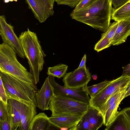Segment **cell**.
Masks as SVG:
<instances>
[{
	"label": "cell",
	"mask_w": 130,
	"mask_h": 130,
	"mask_svg": "<svg viewBox=\"0 0 130 130\" xmlns=\"http://www.w3.org/2000/svg\"><path fill=\"white\" fill-rule=\"evenodd\" d=\"M113 8L111 0H95L86 7L70 16L77 21L104 32L110 26Z\"/></svg>",
	"instance_id": "cell-1"
},
{
	"label": "cell",
	"mask_w": 130,
	"mask_h": 130,
	"mask_svg": "<svg viewBox=\"0 0 130 130\" xmlns=\"http://www.w3.org/2000/svg\"><path fill=\"white\" fill-rule=\"evenodd\" d=\"M19 38L25 57L27 59L30 72L32 75L36 84L39 82L40 72L43 69L46 55L35 33L28 28L22 32Z\"/></svg>",
	"instance_id": "cell-2"
},
{
	"label": "cell",
	"mask_w": 130,
	"mask_h": 130,
	"mask_svg": "<svg viewBox=\"0 0 130 130\" xmlns=\"http://www.w3.org/2000/svg\"><path fill=\"white\" fill-rule=\"evenodd\" d=\"M0 78L5 88L7 99H12L29 103L37 107L36 85L23 81L6 73L0 71Z\"/></svg>",
	"instance_id": "cell-3"
},
{
	"label": "cell",
	"mask_w": 130,
	"mask_h": 130,
	"mask_svg": "<svg viewBox=\"0 0 130 130\" xmlns=\"http://www.w3.org/2000/svg\"><path fill=\"white\" fill-rule=\"evenodd\" d=\"M0 71L24 81L35 84L32 74L18 60L15 52L3 43L0 44Z\"/></svg>",
	"instance_id": "cell-4"
},
{
	"label": "cell",
	"mask_w": 130,
	"mask_h": 130,
	"mask_svg": "<svg viewBox=\"0 0 130 130\" xmlns=\"http://www.w3.org/2000/svg\"><path fill=\"white\" fill-rule=\"evenodd\" d=\"M89 104L61 96L54 95L49 105L51 116L73 115L82 117L87 112Z\"/></svg>",
	"instance_id": "cell-5"
},
{
	"label": "cell",
	"mask_w": 130,
	"mask_h": 130,
	"mask_svg": "<svg viewBox=\"0 0 130 130\" xmlns=\"http://www.w3.org/2000/svg\"><path fill=\"white\" fill-rule=\"evenodd\" d=\"M130 84V76L122 75L111 80L106 86L90 98V105L99 110L111 96Z\"/></svg>",
	"instance_id": "cell-6"
},
{
	"label": "cell",
	"mask_w": 130,
	"mask_h": 130,
	"mask_svg": "<svg viewBox=\"0 0 130 130\" xmlns=\"http://www.w3.org/2000/svg\"><path fill=\"white\" fill-rule=\"evenodd\" d=\"M0 34L3 43L11 47L20 57L25 58L21 42L14 33V27L7 23L4 15L0 16Z\"/></svg>",
	"instance_id": "cell-7"
},
{
	"label": "cell",
	"mask_w": 130,
	"mask_h": 130,
	"mask_svg": "<svg viewBox=\"0 0 130 130\" xmlns=\"http://www.w3.org/2000/svg\"><path fill=\"white\" fill-rule=\"evenodd\" d=\"M48 76L50 82L53 88L54 95L65 97L90 105V98L87 92V85L76 89L67 88L57 83L54 77Z\"/></svg>",
	"instance_id": "cell-8"
},
{
	"label": "cell",
	"mask_w": 130,
	"mask_h": 130,
	"mask_svg": "<svg viewBox=\"0 0 130 130\" xmlns=\"http://www.w3.org/2000/svg\"><path fill=\"white\" fill-rule=\"evenodd\" d=\"M91 76L89 69L86 67L77 68L65 74L62 79L64 86L71 89L84 87L87 85L91 79Z\"/></svg>",
	"instance_id": "cell-9"
},
{
	"label": "cell",
	"mask_w": 130,
	"mask_h": 130,
	"mask_svg": "<svg viewBox=\"0 0 130 130\" xmlns=\"http://www.w3.org/2000/svg\"><path fill=\"white\" fill-rule=\"evenodd\" d=\"M55 2V0H25L35 18L40 23L53 15Z\"/></svg>",
	"instance_id": "cell-10"
},
{
	"label": "cell",
	"mask_w": 130,
	"mask_h": 130,
	"mask_svg": "<svg viewBox=\"0 0 130 130\" xmlns=\"http://www.w3.org/2000/svg\"><path fill=\"white\" fill-rule=\"evenodd\" d=\"M54 96L53 88L48 76L45 79L41 89L38 90L36 93L37 107L42 111L48 110L50 103Z\"/></svg>",
	"instance_id": "cell-11"
},
{
	"label": "cell",
	"mask_w": 130,
	"mask_h": 130,
	"mask_svg": "<svg viewBox=\"0 0 130 130\" xmlns=\"http://www.w3.org/2000/svg\"><path fill=\"white\" fill-rule=\"evenodd\" d=\"M82 117L63 115L49 117L51 123L58 129L75 130Z\"/></svg>",
	"instance_id": "cell-12"
},
{
	"label": "cell",
	"mask_w": 130,
	"mask_h": 130,
	"mask_svg": "<svg viewBox=\"0 0 130 130\" xmlns=\"http://www.w3.org/2000/svg\"><path fill=\"white\" fill-rule=\"evenodd\" d=\"M21 102L12 99L8 100L7 107L10 120L11 130H22Z\"/></svg>",
	"instance_id": "cell-13"
},
{
	"label": "cell",
	"mask_w": 130,
	"mask_h": 130,
	"mask_svg": "<svg viewBox=\"0 0 130 130\" xmlns=\"http://www.w3.org/2000/svg\"><path fill=\"white\" fill-rule=\"evenodd\" d=\"M106 130H130V107L123 109L118 112L112 123Z\"/></svg>",
	"instance_id": "cell-14"
},
{
	"label": "cell",
	"mask_w": 130,
	"mask_h": 130,
	"mask_svg": "<svg viewBox=\"0 0 130 130\" xmlns=\"http://www.w3.org/2000/svg\"><path fill=\"white\" fill-rule=\"evenodd\" d=\"M21 102L22 130H28L30 124L37 115L36 107L30 103Z\"/></svg>",
	"instance_id": "cell-15"
},
{
	"label": "cell",
	"mask_w": 130,
	"mask_h": 130,
	"mask_svg": "<svg viewBox=\"0 0 130 130\" xmlns=\"http://www.w3.org/2000/svg\"><path fill=\"white\" fill-rule=\"evenodd\" d=\"M130 36V19L119 21L115 34L111 41V45H118L125 42Z\"/></svg>",
	"instance_id": "cell-16"
},
{
	"label": "cell",
	"mask_w": 130,
	"mask_h": 130,
	"mask_svg": "<svg viewBox=\"0 0 130 130\" xmlns=\"http://www.w3.org/2000/svg\"><path fill=\"white\" fill-rule=\"evenodd\" d=\"M56 128L44 112L37 115L29 125L28 130H50Z\"/></svg>",
	"instance_id": "cell-17"
},
{
	"label": "cell",
	"mask_w": 130,
	"mask_h": 130,
	"mask_svg": "<svg viewBox=\"0 0 130 130\" xmlns=\"http://www.w3.org/2000/svg\"><path fill=\"white\" fill-rule=\"evenodd\" d=\"M90 130H97L101 127L104 123V118L97 109L90 105L85 113Z\"/></svg>",
	"instance_id": "cell-18"
},
{
	"label": "cell",
	"mask_w": 130,
	"mask_h": 130,
	"mask_svg": "<svg viewBox=\"0 0 130 130\" xmlns=\"http://www.w3.org/2000/svg\"><path fill=\"white\" fill-rule=\"evenodd\" d=\"M126 91L112 104L107 110L104 118L103 124L106 127H108L115 119L119 112L118 109L119 104L125 98Z\"/></svg>",
	"instance_id": "cell-19"
},
{
	"label": "cell",
	"mask_w": 130,
	"mask_h": 130,
	"mask_svg": "<svg viewBox=\"0 0 130 130\" xmlns=\"http://www.w3.org/2000/svg\"><path fill=\"white\" fill-rule=\"evenodd\" d=\"M130 19V0L116 9H113L111 20L116 21Z\"/></svg>",
	"instance_id": "cell-20"
},
{
	"label": "cell",
	"mask_w": 130,
	"mask_h": 130,
	"mask_svg": "<svg viewBox=\"0 0 130 130\" xmlns=\"http://www.w3.org/2000/svg\"><path fill=\"white\" fill-rule=\"evenodd\" d=\"M128 86L125 87L113 94L99 109V110L102 113L103 118L108 109L126 91Z\"/></svg>",
	"instance_id": "cell-21"
},
{
	"label": "cell",
	"mask_w": 130,
	"mask_h": 130,
	"mask_svg": "<svg viewBox=\"0 0 130 130\" xmlns=\"http://www.w3.org/2000/svg\"><path fill=\"white\" fill-rule=\"evenodd\" d=\"M68 66L64 64H59L48 68L47 73L51 75L58 78L63 77L66 73Z\"/></svg>",
	"instance_id": "cell-22"
},
{
	"label": "cell",
	"mask_w": 130,
	"mask_h": 130,
	"mask_svg": "<svg viewBox=\"0 0 130 130\" xmlns=\"http://www.w3.org/2000/svg\"><path fill=\"white\" fill-rule=\"evenodd\" d=\"M111 81L106 80L98 84L89 86H87V90L88 93L91 97H93L102 89L104 88Z\"/></svg>",
	"instance_id": "cell-23"
},
{
	"label": "cell",
	"mask_w": 130,
	"mask_h": 130,
	"mask_svg": "<svg viewBox=\"0 0 130 130\" xmlns=\"http://www.w3.org/2000/svg\"><path fill=\"white\" fill-rule=\"evenodd\" d=\"M119 23V21H116L110 24L107 30L101 34V37H106L111 42L112 39L116 33Z\"/></svg>",
	"instance_id": "cell-24"
},
{
	"label": "cell",
	"mask_w": 130,
	"mask_h": 130,
	"mask_svg": "<svg viewBox=\"0 0 130 130\" xmlns=\"http://www.w3.org/2000/svg\"><path fill=\"white\" fill-rule=\"evenodd\" d=\"M111 45V41L108 38L101 37L100 39L95 44L94 49L99 52L110 46Z\"/></svg>",
	"instance_id": "cell-25"
},
{
	"label": "cell",
	"mask_w": 130,
	"mask_h": 130,
	"mask_svg": "<svg viewBox=\"0 0 130 130\" xmlns=\"http://www.w3.org/2000/svg\"><path fill=\"white\" fill-rule=\"evenodd\" d=\"M0 121H6L10 124V120L7 105L0 101Z\"/></svg>",
	"instance_id": "cell-26"
},
{
	"label": "cell",
	"mask_w": 130,
	"mask_h": 130,
	"mask_svg": "<svg viewBox=\"0 0 130 130\" xmlns=\"http://www.w3.org/2000/svg\"><path fill=\"white\" fill-rule=\"evenodd\" d=\"M95 0H80L72 11L75 12L82 9L90 5Z\"/></svg>",
	"instance_id": "cell-27"
},
{
	"label": "cell",
	"mask_w": 130,
	"mask_h": 130,
	"mask_svg": "<svg viewBox=\"0 0 130 130\" xmlns=\"http://www.w3.org/2000/svg\"><path fill=\"white\" fill-rule=\"evenodd\" d=\"M80 0H55L58 5H65L73 8L76 6Z\"/></svg>",
	"instance_id": "cell-28"
},
{
	"label": "cell",
	"mask_w": 130,
	"mask_h": 130,
	"mask_svg": "<svg viewBox=\"0 0 130 130\" xmlns=\"http://www.w3.org/2000/svg\"><path fill=\"white\" fill-rule=\"evenodd\" d=\"M0 100L2 101L7 105L8 101L7 97L2 81L0 78Z\"/></svg>",
	"instance_id": "cell-29"
},
{
	"label": "cell",
	"mask_w": 130,
	"mask_h": 130,
	"mask_svg": "<svg viewBox=\"0 0 130 130\" xmlns=\"http://www.w3.org/2000/svg\"><path fill=\"white\" fill-rule=\"evenodd\" d=\"M128 0H111L113 6V9H116L125 3Z\"/></svg>",
	"instance_id": "cell-30"
},
{
	"label": "cell",
	"mask_w": 130,
	"mask_h": 130,
	"mask_svg": "<svg viewBox=\"0 0 130 130\" xmlns=\"http://www.w3.org/2000/svg\"><path fill=\"white\" fill-rule=\"evenodd\" d=\"M0 130H11L10 124L6 121H0Z\"/></svg>",
	"instance_id": "cell-31"
},
{
	"label": "cell",
	"mask_w": 130,
	"mask_h": 130,
	"mask_svg": "<svg viewBox=\"0 0 130 130\" xmlns=\"http://www.w3.org/2000/svg\"><path fill=\"white\" fill-rule=\"evenodd\" d=\"M122 75L130 76V63L123 68Z\"/></svg>",
	"instance_id": "cell-32"
},
{
	"label": "cell",
	"mask_w": 130,
	"mask_h": 130,
	"mask_svg": "<svg viewBox=\"0 0 130 130\" xmlns=\"http://www.w3.org/2000/svg\"><path fill=\"white\" fill-rule=\"evenodd\" d=\"M86 54H85L82 58L80 65L78 68L86 67Z\"/></svg>",
	"instance_id": "cell-33"
},
{
	"label": "cell",
	"mask_w": 130,
	"mask_h": 130,
	"mask_svg": "<svg viewBox=\"0 0 130 130\" xmlns=\"http://www.w3.org/2000/svg\"><path fill=\"white\" fill-rule=\"evenodd\" d=\"M126 91V92L125 95V98L130 95V84L127 87Z\"/></svg>",
	"instance_id": "cell-34"
},
{
	"label": "cell",
	"mask_w": 130,
	"mask_h": 130,
	"mask_svg": "<svg viewBox=\"0 0 130 130\" xmlns=\"http://www.w3.org/2000/svg\"><path fill=\"white\" fill-rule=\"evenodd\" d=\"M91 77L93 80H95L97 78V76L96 74H94L91 75Z\"/></svg>",
	"instance_id": "cell-35"
},
{
	"label": "cell",
	"mask_w": 130,
	"mask_h": 130,
	"mask_svg": "<svg viewBox=\"0 0 130 130\" xmlns=\"http://www.w3.org/2000/svg\"><path fill=\"white\" fill-rule=\"evenodd\" d=\"M13 1H14L15 2H17V0H4V2L5 3H7L9 2H12Z\"/></svg>",
	"instance_id": "cell-36"
}]
</instances>
